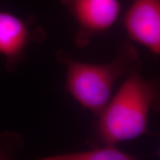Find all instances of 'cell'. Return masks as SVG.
<instances>
[{
    "label": "cell",
    "instance_id": "cell-1",
    "mask_svg": "<svg viewBox=\"0 0 160 160\" xmlns=\"http://www.w3.org/2000/svg\"><path fill=\"white\" fill-rule=\"evenodd\" d=\"M140 71L125 78L97 116L93 136L96 143L117 145L150 134V114L159 109V80L157 77L145 79Z\"/></svg>",
    "mask_w": 160,
    "mask_h": 160
},
{
    "label": "cell",
    "instance_id": "cell-2",
    "mask_svg": "<svg viewBox=\"0 0 160 160\" xmlns=\"http://www.w3.org/2000/svg\"><path fill=\"white\" fill-rule=\"evenodd\" d=\"M57 56L65 67L67 91L96 117L109 102L118 80L142 68L137 48L128 41L122 44L114 58L105 64L77 61L65 51L57 52Z\"/></svg>",
    "mask_w": 160,
    "mask_h": 160
},
{
    "label": "cell",
    "instance_id": "cell-3",
    "mask_svg": "<svg viewBox=\"0 0 160 160\" xmlns=\"http://www.w3.org/2000/svg\"><path fill=\"white\" fill-rule=\"evenodd\" d=\"M78 25L74 36L79 48L90 45L92 38L108 31L119 19V0H60Z\"/></svg>",
    "mask_w": 160,
    "mask_h": 160
},
{
    "label": "cell",
    "instance_id": "cell-4",
    "mask_svg": "<svg viewBox=\"0 0 160 160\" xmlns=\"http://www.w3.org/2000/svg\"><path fill=\"white\" fill-rule=\"evenodd\" d=\"M123 24L132 41L160 55V0H132Z\"/></svg>",
    "mask_w": 160,
    "mask_h": 160
},
{
    "label": "cell",
    "instance_id": "cell-5",
    "mask_svg": "<svg viewBox=\"0 0 160 160\" xmlns=\"http://www.w3.org/2000/svg\"><path fill=\"white\" fill-rule=\"evenodd\" d=\"M45 38L42 30H33L25 20L0 11V56L5 58L9 68L21 60L31 42H39Z\"/></svg>",
    "mask_w": 160,
    "mask_h": 160
},
{
    "label": "cell",
    "instance_id": "cell-6",
    "mask_svg": "<svg viewBox=\"0 0 160 160\" xmlns=\"http://www.w3.org/2000/svg\"><path fill=\"white\" fill-rule=\"evenodd\" d=\"M42 160H136L139 157L126 153L117 145L104 144L89 150L46 156Z\"/></svg>",
    "mask_w": 160,
    "mask_h": 160
},
{
    "label": "cell",
    "instance_id": "cell-7",
    "mask_svg": "<svg viewBox=\"0 0 160 160\" xmlns=\"http://www.w3.org/2000/svg\"><path fill=\"white\" fill-rule=\"evenodd\" d=\"M6 158H7V154L5 152L0 150V159H5Z\"/></svg>",
    "mask_w": 160,
    "mask_h": 160
}]
</instances>
